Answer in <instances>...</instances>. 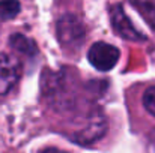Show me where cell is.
I'll list each match as a JSON object with an SVG mask.
<instances>
[{
	"instance_id": "6da1fadb",
	"label": "cell",
	"mask_w": 155,
	"mask_h": 153,
	"mask_svg": "<svg viewBox=\"0 0 155 153\" xmlns=\"http://www.w3.org/2000/svg\"><path fill=\"white\" fill-rule=\"evenodd\" d=\"M119 56H120L119 50L107 42L92 44V47L89 48V53H87V59H89L91 65L101 72L111 71L116 66Z\"/></svg>"
},
{
	"instance_id": "7a4b0ae2",
	"label": "cell",
	"mask_w": 155,
	"mask_h": 153,
	"mask_svg": "<svg viewBox=\"0 0 155 153\" xmlns=\"http://www.w3.org/2000/svg\"><path fill=\"white\" fill-rule=\"evenodd\" d=\"M21 75L20 60L8 53H0V96L9 93Z\"/></svg>"
},
{
	"instance_id": "3957f363",
	"label": "cell",
	"mask_w": 155,
	"mask_h": 153,
	"mask_svg": "<svg viewBox=\"0 0 155 153\" xmlns=\"http://www.w3.org/2000/svg\"><path fill=\"white\" fill-rule=\"evenodd\" d=\"M57 38L62 45H74L83 41L84 26L74 14H65L57 21Z\"/></svg>"
},
{
	"instance_id": "277c9868",
	"label": "cell",
	"mask_w": 155,
	"mask_h": 153,
	"mask_svg": "<svg viewBox=\"0 0 155 153\" xmlns=\"http://www.w3.org/2000/svg\"><path fill=\"white\" fill-rule=\"evenodd\" d=\"M110 20H111L113 30L120 38L128 39V41H146V36L133 26V23L128 18V15L125 14L122 5H113L111 6V9H110Z\"/></svg>"
},
{
	"instance_id": "5b68a950",
	"label": "cell",
	"mask_w": 155,
	"mask_h": 153,
	"mask_svg": "<svg viewBox=\"0 0 155 153\" xmlns=\"http://www.w3.org/2000/svg\"><path fill=\"white\" fill-rule=\"evenodd\" d=\"M131 6L139 11L143 20L155 32V0H136L131 2Z\"/></svg>"
},
{
	"instance_id": "8992f818",
	"label": "cell",
	"mask_w": 155,
	"mask_h": 153,
	"mask_svg": "<svg viewBox=\"0 0 155 153\" xmlns=\"http://www.w3.org/2000/svg\"><path fill=\"white\" fill-rule=\"evenodd\" d=\"M9 45L12 48H15L17 51H21V53L27 54V56H33L38 51L36 50V44L30 38H27L24 35H20V33H15V35H12L9 38Z\"/></svg>"
},
{
	"instance_id": "52a82bcc",
	"label": "cell",
	"mask_w": 155,
	"mask_h": 153,
	"mask_svg": "<svg viewBox=\"0 0 155 153\" xmlns=\"http://www.w3.org/2000/svg\"><path fill=\"white\" fill-rule=\"evenodd\" d=\"M21 5L18 2H0V20H11L18 15Z\"/></svg>"
},
{
	"instance_id": "ba28073f",
	"label": "cell",
	"mask_w": 155,
	"mask_h": 153,
	"mask_svg": "<svg viewBox=\"0 0 155 153\" xmlns=\"http://www.w3.org/2000/svg\"><path fill=\"white\" fill-rule=\"evenodd\" d=\"M143 105H145V108L152 116H155V86L149 87L145 92V95H143Z\"/></svg>"
},
{
	"instance_id": "9c48e42d",
	"label": "cell",
	"mask_w": 155,
	"mask_h": 153,
	"mask_svg": "<svg viewBox=\"0 0 155 153\" xmlns=\"http://www.w3.org/2000/svg\"><path fill=\"white\" fill-rule=\"evenodd\" d=\"M39 153H68L65 150H60V149H56V147H47L44 150H41Z\"/></svg>"
}]
</instances>
